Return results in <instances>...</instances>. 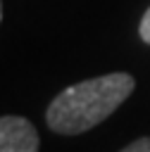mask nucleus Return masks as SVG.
Listing matches in <instances>:
<instances>
[{
    "mask_svg": "<svg viewBox=\"0 0 150 152\" xmlns=\"http://www.w3.org/2000/svg\"><path fill=\"white\" fill-rule=\"evenodd\" d=\"M133 90V78L124 71L105 74L64 88L48 107V126L55 133L74 135L105 121Z\"/></svg>",
    "mask_w": 150,
    "mask_h": 152,
    "instance_id": "1",
    "label": "nucleus"
},
{
    "mask_svg": "<svg viewBox=\"0 0 150 152\" xmlns=\"http://www.w3.org/2000/svg\"><path fill=\"white\" fill-rule=\"evenodd\" d=\"M38 133L24 116H0V152H36Z\"/></svg>",
    "mask_w": 150,
    "mask_h": 152,
    "instance_id": "2",
    "label": "nucleus"
},
{
    "mask_svg": "<svg viewBox=\"0 0 150 152\" xmlns=\"http://www.w3.org/2000/svg\"><path fill=\"white\" fill-rule=\"evenodd\" d=\"M121 152H150V138H138L136 142H131Z\"/></svg>",
    "mask_w": 150,
    "mask_h": 152,
    "instance_id": "3",
    "label": "nucleus"
},
{
    "mask_svg": "<svg viewBox=\"0 0 150 152\" xmlns=\"http://www.w3.org/2000/svg\"><path fill=\"white\" fill-rule=\"evenodd\" d=\"M140 38L145 40V43H150V7H148V12L143 14V19H140Z\"/></svg>",
    "mask_w": 150,
    "mask_h": 152,
    "instance_id": "4",
    "label": "nucleus"
},
{
    "mask_svg": "<svg viewBox=\"0 0 150 152\" xmlns=\"http://www.w3.org/2000/svg\"><path fill=\"white\" fill-rule=\"evenodd\" d=\"M0 19H2V5H0Z\"/></svg>",
    "mask_w": 150,
    "mask_h": 152,
    "instance_id": "5",
    "label": "nucleus"
}]
</instances>
